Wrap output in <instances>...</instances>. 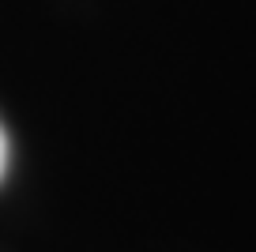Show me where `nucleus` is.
I'll use <instances>...</instances> for the list:
<instances>
[{"mask_svg": "<svg viewBox=\"0 0 256 252\" xmlns=\"http://www.w3.org/2000/svg\"><path fill=\"white\" fill-rule=\"evenodd\" d=\"M4 166H8V140H4V128H0V177H4Z\"/></svg>", "mask_w": 256, "mask_h": 252, "instance_id": "nucleus-1", "label": "nucleus"}]
</instances>
